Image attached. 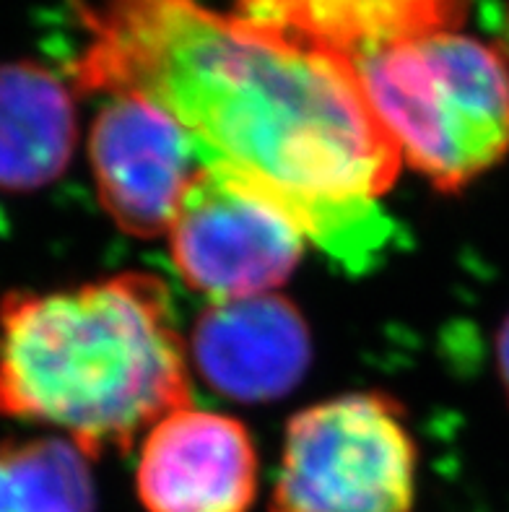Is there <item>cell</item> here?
<instances>
[{"label":"cell","mask_w":509,"mask_h":512,"mask_svg":"<svg viewBox=\"0 0 509 512\" xmlns=\"http://www.w3.org/2000/svg\"><path fill=\"white\" fill-rule=\"evenodd\" d=\"M84 24L81 89L162 107L200 167L276 203L341 271H374L400 245L380 198L403 159L346 60L198 0H102Z\"/></svg>","instance_id":"cell-1"},{"label":"cell","mask_w":509,"mask_h":512,"mask_svg":"<svg viewBox=\"0 0 509 512\" xmlns=\"http://www.w3.org/2000/svg\"><path fill=\"white\" fill-rule=\"evenodd\" d=\"M190 406L169 292L146 273L0 299V416L97 458Z\"/></svg>","instance_id":"cell-2"},{"label":"cell","mask_w":509,"mask_h":512,"mask_svg":"<svg viewBox=\"0 0 509 512\" xmlns=\"http://www.w3.org/2000/svg\"><path fill=\"white\" fill-rule=\"evenodd\" d=\"M346 63L400 159L437 190H463L509 154V65L481 39L434 32Z\"/></svg>","instance_id":"cell-3"},{"label":"cell","mask_w":509,"mask_h":512,"mask_svg":"<svg viewBox=\"0 0 509 512\" xmlns=\"http://www.w3.org/2000/svg\"><path fill=\"white\" fill-rule=\"evenodd\" d=\"M419 453L398 403L351 393L286 427L271 512H413Z\"/></svg>","instance_id":"cell-4"},{"label":"cell","mask_w":509,"mask_h":512,"mask_svg":"<svg viewBox=\"0 0 509 512\" xmlns=\"http://www.w3.org/2000/svg\"><path fill=\"white\" fill-rule=\"evenodd\" d=\"M167 234L182 281L216 302L271 294L310 242L276 203L208 167L185 188Z\"/></svg>","instance_id":"cell-5"},{"label":"cell","mask_w":509,"mask_h":512,"mask_svg":"<svg viewBox=\"0 0 509 512\" xmlns=\"http://www.w3.org/2000/svg\"><path fill=\"white\" fill-rule=\"evenodd\" d=\"M89 162L104 211L141 240L169 232L182 193L200 169L187 130L138 94H110L97 112Z\"/></svg>","instance_id":"cell-6"},{"label":"cell","mask_w":509,"mask_h":512,"mask_svg":"<svg viewBox=\"0 0 509 512\" xmlns=\"http://www.w3.org/2000/svg\"><path fill=\"white\" fill-rule=\"evenodd\" d=\"M146 512H250L258 455L245 424L193 406L146 432L136 471Z\"/></svg>","instance_id":"cell-7"},{"label":"cell","mask_w":509,"mask_h":512,"mask_svg":"<svg viewBox=\"0 0 509 512\" xmlns=\"http://www.w3.org/2000/svg\"><path fill=\"white\" fill-rule=\"evenodd\" d=\"M193 357L211 388L242 403L286 396L310 367L302 312L278 294L216 302L198 318Z\"/></svg>","instance_id":"cell-8"},{"label":"cell","mask_w":509,"mask_h":512,"mask_svg":"<svg viewBox=\"0 0 509 512\" xmlns=\"http://www.w3.org/2000/svg\"><path fill=\"white\" fill-rule=\"evenodd\" d=\"M242 16L302 45L354 58L434 32H458L468 0H239Z\"/></svg>","instance_id":"cell-9"},{"label":"cell","mask_w":509,"mask_h":512,"mask_svg":"<svg viewBox=\"0 0 509 512\" xmlns=\"http://www.w3.org/2000/svg\"><path fill=\"white\" fill-rule=\"evenodd\" d=\"M76 149L71 86L45 65H0V190L32 193L58 180Z\"/></svg>","instance_id":"cell-10"},{"label":"cell","mask_w":509,"mask_h":512,"mask_svg":"<svg viewBox=\"0 0 509 512\" xmlns=\"http://www.w3.org/2000/svg\"><path fill=\"white\" fill-rule=\"evenodd\" d=\"M91 455L63 435L0 442V512H94Z\"/></svg>","instance_id":"cell-11"},{"label":"cell","mask_w":509,"mask_h":512,"mask_svg":"<svg viewBox=\"0 0 509 512\" xmlns=\"http://www.w3.org/2000/svg\"><path fill=\"white\" fill-rule=\"evenodd\" d=\"M497 367H499V377H502V385H504V390H507V398H509V315L497 333Z\"/></svg>","instance_id":"cell-12"},{"label":"cell","mask_w":509,"mask_h":512,"mask_svg":"<svg viewBox=\"0 0 509 512\" xmlns=\"http://www.w3.org/2000/svg\"><path fill=\"white\" fill-rule=\"evenodd\" d=\"M0 221H3V216H0Z\"/></svg>","instance_id":"cell-13"}]
</instances>
